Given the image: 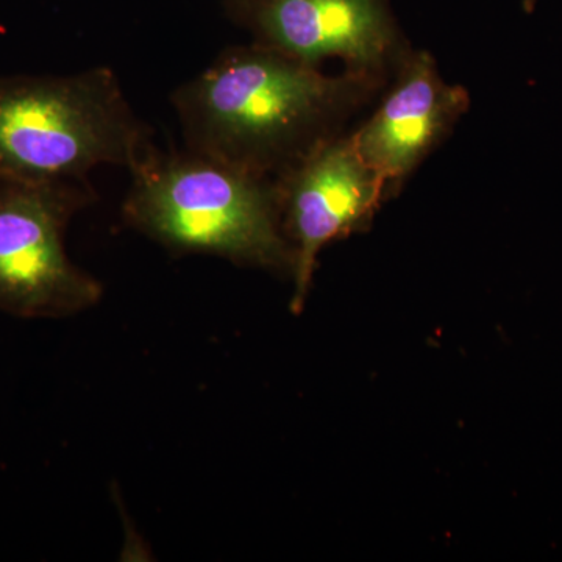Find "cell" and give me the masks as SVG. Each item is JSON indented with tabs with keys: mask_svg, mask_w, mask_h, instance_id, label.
Instances as JSON below:
<instances>
[{
	"mask_svg": "<svg viewBox=\"0 0 562 562\" xmlns=\"http://www.w3.org/2000/svg\"><path fill=\"white\" fill-rule=\"evenodd\" d=\"M346 94V81L255 43L221 52L172 92V106L188 149L281 177L325 140Z\"/></svg>",
	"mask_w": 562,
	"mask_h": 562,
	"instance_id": "1",
	"label": "cell"
},
{
	"mask_svg": "<svg viewBox=\"0 0 562 562\" xmlns=\"http://www.w3.org/2000/svg\"><path fill=\"white\" fill-rule=\"evenodd\" d=\"M131 173L122 220L171 254L294 271L279 188L269 177L188 147L157 146Z\"/></svg>",
	"mask_w": 562,
	"mask_h": 562,
	"instance_id": "2",
	"label": "cell"
},
{
	"mask_svg": "<svg viewBox=\"0 0 562 562\" xmlns=\"http://www.w3.org/2000/svg\"><path fill=\"white\" fill-rule=\"evenodd\" d=\"M154 133L125 98L113 69L72 76L0 77V173L87 180L98 166L132 171Z\"/></svg>",
	"mask_w": 562,
	"mask_h": 562,
	"instance_id": "3",
	"label": "cell"
},
{
	"mask_svg": "<svg viewBox=\"0 0 562 562\" xmlns=\"http://www.w3.org/2000/svg\"><path fill=\"white\" fill-rule=\"evenodd\" d=\"M95 201L88 179L0 173V312L63 319L101 302V281L69 260L65 244L70 221Z\"/></svg>",
	"mask_w": 562,
	"mask_h": 562,
	"instance_id": "4",
	"label": "cell"
},
{
	"mask_svg": "<svg viewBox=\"0 0 562 562\" xmlns=\"http://www.w3.org/2000/svg\"><path fill=\"white\" fill-rule=\"evenodd\" d=\"M383 184L351 139L322 140L279 177L281 222L294 250L292 312L305 305L322 247L372 213Z\"/></svg>",
	"mask_w": 562,
	"mask_h": 562,
	"instance_id": "5",
	"label": "cell"
},
{
	"mask_svg": "<svg viewBox=\"0 0 562 562\" xmlns=\"http://www.w3.org/2000/svg\"><path fill=\"white\" fill-rule=\"evenodd\" d=\"M227 10L257 44L306 65L339 57L372 69L394 44L386 0H227Z\"/></svg>",
	"mask_w": 562,
	"mask_h": 562,
	"instance_id": "6",
	"label": "cell"
},
{
	"mask_svg": "<svg viewBox=\"0 0 562 562\" xmlns=\"http://www.w3.org/2000/svg\"><path fill=\"white\" fill-rule=\"evenodd\" d=\"M465 105V91L443 83L431 58L419 55L403 70L401 81L375 116L351 140L383 183L401 180L416 168Z\"/></svg>",
	"mask_w": 562,
	"mask_h": 562,
	"instance_id": "7",
	"label": "cell"
}]
</instances>
